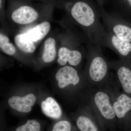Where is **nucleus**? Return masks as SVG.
Returning a JSON list of instances; mask_svg holds the SVG:
<instances>
[{"label":"nucleus","mask_w":131,"mask_h":131,"mask_svg":"<svg viewBox=\"0 0 131 131\" xmlns=\"http://www.w3.org/2000/svg\"><path fill=\"white\" fill-rule=\"evenodd\" d=\"M101 46L112 50L120 59H131V42L122 40L107 30L102 40Z\"/></svg>","instance_id":"0eeeda50"},{"label":"nucleus","mask_w":131,"mask_h":131,"mask_svg":"<svg viewBox=\"0 0 131 131\" xmlns=\"http://www.w3.org/2000/svg\"><path fill=\"white\" fill-rule=\"evenodd\" d=\"M86 102L96 115L103 131H115L118 128L111 98L105 89L91 87Z\"/></svg>","instance_id":"7ed1b4c3"},{"label":"nucleus","mask_w":131,"mask_h":131,"mask_svg":"<svg viewBox=\"0 0 131 131\" xmlns=\"http://www.w3.org/2000/svg\"><path fill=\"white\" fill-rule=\"evenodd\" d=\"M117 81H114L111 76L103 88L110 95L118 128H121L125 126L127 117L131 112V97L126 93H121Z\"/></svg>","instance_id":"20e7f679"},{"label":"nucleus","mask_w":131,"mask_h":131,"mask_svg":"<svg viewBox=\"0 0 131 131\" xmlns=\"http://www.w3.org/2000/svg\"><path fill=\"white\" fill-rule=\"evenodd\" d=\"M50 28V23L45 21L37 25L26 33L33 42H37L42 40L47 35Z\"/></svg>","instance_id":"f8f14e48"},{"label":"nucleus","mask_w":131,"mask_h":131,"mask_svg":"<svg viewBox=\"0 0 131 131\" xmlns=\"http://www.w3.org/2000/svg\"><path fill=\"white\" fill-rule=\"evenodd\" d=\"M110 69L116 73L117 81L124 92L131 95V59H121L110 61Z\"/></svg>","instance_id":"423d86ee"},{"label":"nucleus","mask_w":131,"mask_h":131,"mask_svg":"<svg viewBox=\"0 0 131 131\" xmlns=\"http://www.w3.org/2000/svg\"><path fill=\"white\" fill-rule=\"evenodd\" d=\"M121 6L114 13L131 22V0H121Z\"/></svg>","instance_id":"f3484780"},{"label":"nucleus","mask_w":131,"mask_h":131,"mask_svg":"<svg viewBox=\"0 0 131 131\" xmlns=\"http://www.w3.org/2000/svg\"><path fill=\"white\" fill-rule=\"evenodd\" d=\"M42 112L46 116L54 119H58L62 115L60 106L52 97H48L41 103Z\"/></svg>","instance_id":"9b49d317"},{"label":"nucleus","mask_w":131,"mask_h":131,"mask_svg":"<svg viewBox=\"0 0 131 131\" xmlns=\"http://www.w3.org/2000/svg\"><path fill=\"white\" fill-rule=\"evenodd\" d=\"M0 47L2 51L7 55H13L16 52V48L9 42V39L2 33L0 34Z\"/></svg>","instance_id":"dca6fc26"},{"label":"nucleus","mask_w":131,"mask_h":131,"mask_svg":"<svg viewBox=\"0 0 131 131\" xmlns=\"http://www.w3.org/2000/svg\"><path fill=\"white\" fill-rule=\"evenodd\" d=\"M88 42L84 75L91 87L103 88L111 77L110 62L103 55L101 46Z\"/></svg>","instance_id":"f03ea898"},{"label":"nucleus","mask_w":131,"mask_h":131,"mask_svg":"<svg viewBox=\"0 0 131 131\" xmlns=\"http://www.w3.org/2000/svg\"><path fill=\"white\" fill-rule=\"evenodd\" d=\"M70 11L73 19L85 31L88 41L101 46L107 30L101 22L100 11H97L88 3L81 1L75 3Z\"/></svg>","instance_id":"f257e3e1"},{"label":"nucleus","mask_w":131,"mask_h":131,"mask_svg":"<svg viewBox=\"0 0 131 131\" xmlns=\"http://www.w3.org/2000/svg\"><path fill=\"white\" fill-rule=\"evenodd\" d=\"M37 12L31 7L24 6L15 10L12 18L15 22L20 25H26L32 23L38 17Z\"/></svg>","instance_id":"9d476101"},{"label":"nucleus","mask_w":131,"mask_h":131,"mask_svg":"<svg viewBox=\"0 0 131 131\" xmlns=\"http://www.w3.org/2000/svg\"><path fill=\"white\" fill-rule=\"evenodd\" d=\"M16 46L21 51L27 53H31L35 51L36 47L27 34H21L16 35L14 38Z\"/></svg>","instance_id":"ddd939ff"},{"label":"nucleus","mask_w":131,"mask_h":131,"mask_svg":"<svg viewBox=\"0 0 131 131\" xmlns=\"http://www.w3.org/2000/svg\"><path fill=\"white\" fill-rule=\"evenodd\" d=\"M72 126L69 121L62 120L59 121L54 125L52 131H70L72 130Z\"/></svg>","instance_id":"6ab92c4d"},{"label":"nucleus","mask_w":131,"mask_h":131,"mask_svg":"<svg viewBox=\"0 0 131 131\" xmlns=\"http://www.w3.org/2000/svg\"><path fill=\"white\" fill-rule=\"evenodd\" d=\"M56 42L52 38H49L45 40L42 59L46 63H50L54 60L56 55Z\"/></svg>","instance_id":"4468645a"},{"label":"nucleus","mask_w":131,"mask_h":131,"mask_svg":"<svg viewBox=\"0 0 131 131\" xmlns=\"http://www.w3.org/2000/svg\"><path fill=\"white\" fill-rule=\"evenodd\" d=\"M83 56V54L80 50L63 47L59 51L58 62L61 66H65L68 63L72 67L77 66L81 63Z\"/></svg>","instance_id":"1a4fd4ad"},{"label":"nucleus","mask_w":131,"mask_h":131,"mask_svg":"<svg viewBox=\"0 0 131 131\" xmlns=\"http://www.w3.org/2000/svg\"><path fill=\"white\" fill-rule=\"evenodd\" d=\"M25 103L26 105L32 107L35 104L36 97L33 94H28L23 97Z\"/></svg>","instance_id":"aec40b11"},{"label":"nucleus","mask_w":131,"mask_h":131,"mask_svg":"<svg viewBox=\"0 0 131 131\" xmlns=\"http://www.w3.org/2000/svg\"><path fill=\"white\" fill-rule=\"evenodd\" d=\"M101 18L106 29L122 40L131 43V22L114 13L100 10Z\"/></svg>","instance_id":"39448f33"},{"label":"nucleus","mask_w":131,"mask_h":131,"mask_svg":"<svg viewBox=\"0 0 131 131\" xmlns=\"http://www.w3.org/2000/svg\"><path fill=\"white\" fill-rule=\"evenodd\" d=\"M40 124L35 120H28L25 125L18 127L16 131H39L40 130Z\"/></svg>","instance_id":"a211bd4d"},{"label":"nucleus","mask_w":131,"mask_h":131,"mask_svg":"<svg viewBox=\"0 0 131 131\" xmlns=\"http://www.w3.org/2000/svg\"><path fill=\"white\" fill-rule=\"evenodd\" d=\"M82 112L76 120L77 126L80 130L103 131L96 115L88 104L86 103Z\"/></svg>","instance_id":"6e6552de"},{"label":"nucleus","mask_w":131,"mask_h":131,"mask_svg":"<svg viewBox=\"0 0 131 131\" xmlns=\"http://www.w3.org/2000/svg\"><path fill=\"white\" fill-rule=\"evenodd\" d=\"M8 103L10 107L20 112L28 113L31 110V107L26 105L23 97L12 96L8 100Z\"/></svg>","instance_id":"2eb2a0df"}]
</instances>
